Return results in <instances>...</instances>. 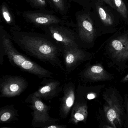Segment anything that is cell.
<instances>
[{"label": "cell", "mask_w": 128, "mask_h": 128, "mask_svg": "<svg viewBox=\"0 0 128 128\" xmlns=\"http://www.w3.org/2000/svg\"><path fill=\"white\" fill-rule=\"evenodd\" d=\"M10 34L13 42L26 54L66 74L60 60L63 48L46 34L24 31L18 26L11 27Z\"/></svg>", "instance_id": "6da1fadb"}, {"label": "cell", "mask_w": 128, "mask_h": 128, "mask_svg": "<svg viewBox=\"0 0 128 128\" xmlns=\"http://www.w3.org/2000/svg\"><path fill=\"white\" fill-rule=\"evenodd\" d=\"M12 36L4 27L0 26V64L2 65L6 55L12 66L23 72L34 75L40 79L50 78L54 74L26 56L16 48Z\"/></svg>", "instance_id": "7a4b0ae2"}, {"label": "cell", "mask_w": 128, "mask_h": 128, "mask_svg": "<svg viewBox=\"0 0 128 128\" xmlns=\"http://www.w3.org/2000/svg\"><path fill=\"white\" fill-rule=\"evenodd\" d=\"M103 102L99 110V118L102 127L120 128L124 126L126 114L124 98L114 87L105 88L102 92Z\"/></svg>", "instance_id": "3957f363"}, {"label": "cell", "mask_w": 128, "mask_h": 128, "mask_svg": "<svg viewBox=\"0 0 128 128\" xmlns=\"http://www.w3.org/2000/svg\"><path fill=\"white\" fill-rule=\"evenodd\" d=\"M104 55L108 66L119 72L128 69V36L122 35L110 40Z\"/></svg>", "instance_id": "277c9868"}, {"label": "cell", "mask_w": 128, "mask_h": 128, "mask_svg": "<svg viewBox=\"0 0 128 128\" xmlns=\"http://www.w3.org/2000/svg\"><path fill=\"white\" fill-rule=\"evenodd\" d=\"M27 22L42 29L54 24H62L74 28L75 24L68 17H59L50 11H27L22 13Z\"/></svg>", "instance_id": "5b68a950"}, {"label": "cell", "mask_w": 128, "mask_h": 128, "mask_svg": "<svg viewBox=\"0 0 128 128\" xmlns=\"http://www.w3.org/2000/svg\"><path fill=\"white\" fill-rule=\"evenodd\" d=\"M42 100L32 94L25 100V102L29 104V107L32 110L31 124L34 128H43L46 126L56 123L60 120L59 119L50 116L49 112L51 107L44 103Z\"/></svg>", "instance_id": "8992f818"}, {"label": "cell", "mask_w": 128, "mask_h": 128, "mask_svg": "<svg viewBox=\"0 0 128 128\" xmlns=\"http://www.w3.org/2000/svg\"><path fill=\"white\" fill-rule=\"evenodd\" d=\"M42 30L63 50L70 48H80L77 34L71 27L62 24H54Z\"/></svg>", "instance_id": "52a82bcc"}, {"label": "cell", "mask_w": 128, "mask_h": 128, "mask_svg": "<svg viewBox=\"0 0 128 128\" xmlns=\"http://www.w3.org/2000/svg\"><path fill=\"white\" fill-rule=\"evenodd\" d=\"M28 86L27 81L22 76H4L0 78V97L10 98L20 96Z\"/></svg>", "instance_id": "ba28073f"}, {"label": "cell", "mask_w": 128, "mask_h": 128, "mask_svg": "<svg viewBox=\"0 0 128 128\" xmlns=\"http://www.w3.org/2000/svg\"><path fill=\"white\" fill-rule=\"evenodd\" d=\"M76 32L78 41L86 44L93 42L96 36V29L90 15L84 12L76 14Z\"/></svg>", "instance_id": "9c48e42d"}, {"label": "cell", "mask_w": 128, "mask_h": 128, "mask_svg": "<svg viewBox=\"0 0 128 128\" xmlns=\"http://www.w3.org/2000/svg\"><path fill=\"white\" fill-rule=\"evenodd\" d=\"M62 56L66 74H68L84 62L90 61L94 55L80 48L64 49Z\"/></svg>", "instance_id": "30bf717a"}, {"label": "cell", "mask_w": 128, "mask_h": 128, "mask_svg": "<svg viewBox=\"0 0 128 128\" xmlns=\"http://www.w3.org/2000/svg\"><path fill=\"white\" fill-rule=\"evenodd\" d=\"M82 81L86 83H95L113 80L114 76L108 72L100 62L86 64L84 68L78 73Z\"/></svg>", "instance_id": "8fae6325"}, {"label": "cell", "mask_w": 128, "mask_h": 128, "mask_svg": "<svg viewBox=\"0 0 128 128\" xmlns=\"http://www.w3.org/2000/svg\"><path fill=\"white\" fill-rule=\"evenodd\" d=\"M45 78L41 83L42 86L33 93L35 96L41 99L49 100L55 98L62 92L63 87L60 82Z\"/></svg>", "instance_id": "7c38bea8"}, {"label": "cell", "mask_w": 128, "mask_h": 128, "mask_svg": "<svg viewBox=\"0 0 128 128\" xmlns=\"http://www.w3.org/2000/svg\"><path fill=\"white\" fill-rule=\"evenodd\" d=\"M63 96L60 98V115L63 119L67 118L76 99V87L74 82L65 84L63 87Z\"/></svg>", "instance_id": "4fadbf2b"}, {"label": "cell", "mask_w": 128, "mask_h": 128, "mask_svg": "<svg viewBox=\"0 0 128 128\" xmlns=\"http://www.w3.org/2000/svg\"><path fill=\"white\" fill-rule=\"evenodd\" d=\"M87 102L84 99L76 96L75 102L70 112L68 123L77 125L80 122L86 124L88 115Z\"/></svg>", "instance_id": "5bb4252c"}, {"label": "cell", "mask_w": 128, "mask_h": 128, "mask_svg": "<svg viewBox=\"0 0 128 128\" xmlns=\"http://www.w3.org/2000/svg\"><path fill=\"white\" fill-rule=\"evenodd\" d=\"M105 88V85L87 86L79 84L76 88V96L87 102L98 98Z\"/></svg>", "instance_id": "9a60e30c"}, {"label": "cell", "mask_w": 128, "mask_h": 128, "mask_svg": "<svg viewBox=\"0 0 128 128\" xmlns=\"http://www.w3.org/2000/svg\"><path fill=\"white\" fill-rule=\"evenodd\" d=\"M18 110L12 104L5 106L0 108V123L13 122L18 120Z\"/></svg>", "instance_id": "2e32d148"}, {"label": "cell", "mask_w": 128, "mask_h": 128, "mask_svg": "<svg viewBox=\"0 0 128 128\" xmlns=\"http://www.w3.org/2000/svg\"><path fill=\"white\" fill-rule=\"evenodd\" d=\"M48 4L62 17H67L72 0H46Z\"/></svg>", "instance_id": "e0dca14e"}, {"label": "cell", "mask_w": 128, "mask_h": 128, "mask_svg": "<svg viewBox=\"0 0 128 128\" xmlns=\"http://www.w3.org/2000/svg\"><path fill=\"white\" fill-rule=\"evenodd\" d=\"M96 9L100 20L106 26H112L114 24V19L108 10L99 3H96Z\"/></svg>", "instance_id": "ac0fdd59"}, {"label": "cell", "mask_w": 128, "mask_h": 128, "mask_svg": "<svg viewBox=\"0 0 128 128\" xmlns=\"http://www.w3.org/2000/svg\"><path fill=\"white\" fill-rule=\"evenodd\" d=\"M0 13L3 19L7 24L11 26V27L16 26L15 20L12 13L6 3H2L1 4Z\"/></svg>", "instance_id": "d6986e66"}, {"label": "cell", "mask_w": 128, "mask_h": 128, "mask_svg": "<svg viewBox=\"0 0 128 128\" xmlns=\"http://www.w3.org/2000/svg\"><path fill=\"white\" fill-rule=\"evenodd\" d=\"M117 11L124 19L128 18V10L123 0H112Z\"/></svg>", "instance_id": "ffe728a7"}, {"label": "cell", "mask_w": 128, "mask_h": 128, "mask_svg": "<svg viewBox=\"0 0 128 128\" xmlns=\"http://www.w3.org/2000/svg\"><path fill=\"white\" fill-rule=\"evenodd\" d=\"M31 7L36 10L49 11L48 10V4L46 0H26Z\"/></svg>", "instance_id": "44dd1931"}, {"label": "cell", "mask_w": 128, "mask_h": 128, "mask_svg": "<svg viewBox=\"0 0 128 128\" xmlns=\"http://www.w3.org/2000/svg\"><path fill=\"white\" fill-rule=\"evenodd\" d=\"M124 105L126 114V120L124 127L128 128V95L126 94L124 95Z\"/></svg>", "instance_id": "7402d4cb"}, {"label": "cell", "mask_w": 128, "mask_h": 128, "mask_svg": "<svg viewBox=\"0 0 128 128\" xmlns=\"http://www.w3.org/2000/svg\"><path fill=\"white\" fill-rule=\"evenodd\" d=\"M67 127V126L66 125H62V124L59 125L57 123H55L49 126H46L43 128H66Z\"/></svg>", "instance_id": "603a6c76"}, {"label": "cell", "mask_w": 128, "mask_h": 128, "mask_svg": "<svg viewBox=\"0 0 128 128\" xmlns=\"http://www.w3.org/2000/svg\"><path fill=\"white\" fill-rule=\"evenodd\" d=\"M103 2H104L106 4L109 5L112 8H114V9L116 10V8L112 0H102Z\"/></svg>", "instance_id": "cb8c5ba5"}, {"label": "cell", "mask_w": 128, "mask_h": 128, "mask_svg": "<svg viewBox=\"0 0 128 128\" xmlns=\"http://www.w3.org/2000/svg\"><path fill=\"white\" fill-rule=\"evenodd\" d=\"M72 1L78 3L79 4H81L83 6H85L86 2L88 0H72Z\"/></svg>", "instance_id": "d4e9b609"}, {"label": "cell", "mask_w": 128, "mask_h": 128, "mask_svg": "<svg viewBox=\"0 0 128 128\" xmlns=\"http://www.w3.org/2000/svg\"><path fill=\"white\" fill-rule=\"evenodd\" d=\"M127 82H128V73L122 78L120 81L121 83H126Z\"/></svg>", "instance_id": "484cf974"}]
</instances>
